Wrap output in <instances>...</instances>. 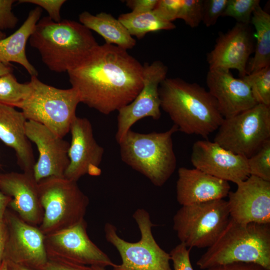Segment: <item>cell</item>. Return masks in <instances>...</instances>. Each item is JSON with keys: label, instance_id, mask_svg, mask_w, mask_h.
<instances>
[{"label": "cell", "instance_id": "1", "mask_svg": "<svg viewBox=\"0 0 270 270\" xmlns=\"http://www.w3.org/2000/svg\"><path fill=\"white\" fill-rule=\"evenodd\" d=\"M143 69L127 50L105 43L67 72L80 102L108 115L138 94L143 86Z\"/></svg>", "mask_w": 270, "mask_h": 270}, {"label": "cell", "instance_id": "2", "mask_svg": "<svg viewBox=\"0 0 270 270\" xmlns=\"http://www.w3.org/2000/svg\"><path fill=\"white\" fill-rule=\"evenodd\" d=\"M158 93L162 108L180 130L207 137L224 120L214 98L204 88L178 78H166Z\"/></svg>", "mask_w": 270, "mask_h": 270}, {"label": "cell", "instance_id": "3", "mask_svg": "<svg viewBox=\"0 0 270 270\" xmlns=\"http://www.w3.org/2000/svg\"><path fill=\"white\" fill-rule=\"evenodd\" d=\"M28 40L48 69L56 72L75 68L98 45L81 23L68 20L56 22L48 16L38 20Z\"/></svg>", "mask_w": 270, "mask_h": 270}, {"label": "cell", "instance_id": "4", "mask_svg": "<svg viewBox=\"0 0 270 270\" xmlns=\"http://www.w3.org/2000/svg\"><path fill=\"white\" fill-rule=\"evenodd\" d=\"M236 262L256 263L270 270V224H240L230 218L196 264L206 270Z\"/></svg>", "mask_w": 270, "mask_h": 270}, {"label": "cell", "instance_id": "5", "mask_svg": "<svg viewBox=\"0 0 270 270\" xmlns=\"http://www.w3.org/2000/svg\"><path fill=\"white\" fill-rule=\"evenodd\" d=\"M178 130L174 125L162 132L142 134L130 129L118 142L122 160L155 186H162L176 167L172 136Z\"/></svg>", "mask_w": 270, "mask_h": 270}, {"label": "cell", "instance_id": "6", "mask_svg": "<svg viewBox=\"0 0 270 270\" xmlns=\"http://www.w3.org/2000/svg\"><path fill=\"white\" fill-rule=\"evenodd\" d=\"M31 91L22 102L16 104L27 120L40 123L58 136L64 138L76 116V107L80 102L78 92L72 88L60 89L32 76Z\"/></svg>", "mask_w": 270, "mask_h": 270}, {"label": "cell", "instance_id": "7", "mask_svg": "<svg viewBox=\"0 0 270 270\" xmlns=\"http://www.w3.org/2000/svg\"><path fill=\"white\" fill-rule=\"evenodd\" d=\"M44 216L38 226L44 235L72 226L84 220L89 199L77 182L52 176L38 182Z\"/></svg>", "mask_w": 270, "mask_h": 270}, {"label": "cell", "instance_id": "8", "mask_svg": "<svg viewBox=\"0 0 270 270\" xmlns=\"http://www.w3.org/2000/svg\"><path fill=\"white\" fill-rule=\"evenodd\" d=\"M140 232V239L130 242L122 238L112 224H105L104 231L108 242L118 250L122 263L114 264L113 270H172L169 253L162 249L152 232L154 226L149 213L144 208L137 209L132 214Z\"/></svg>", "mask_w": 270, "mask_h": 270}, {"label": "cell", "instance_id": "9", "mask_svg": "<svg viewBox=\"0 0 270 270\" xmlns=\"http://www.w3.org/2000/svg\"><path fill=\"white\" fill-rule=\"evenodd\" d=\"M230 218L224 199L182 206L173 218V228L180 242L188 248H208Z\"/></svg>", "mask_w": 270, "mask_h": 270}, {"label": "cell", "instance_id": "10", "mask_svg": "<svg viewBox=\"0 0 270 270\" xmlns=\"http://www.w3.org/2000/svg\"><path fill=\"white\" fill-rule=\"evenodd\" d=\"M214 142L248 158L270 140V106L257 104L233 116L224 118Z\"/></svg>", "mask_w": 270, "mask_h": 270}, {"label": "cell", "instance_id": "11", "mask_svg": "<svg viewBox=\"0 0 270 270\" xmlns=\"http://www.w3.org/2000/svg\"><path fill=\"white\" fill-rule=\"evenodd\" d=\"M4 218L8 227V238L3 260L42 270L48 260L45 235L38 226L26 222L13 210L7 208Z\"/></svg>", "mask_w": 270, "mask_h": 270}, {"label": "cell", "instance_id": "12", "mask_svg": "<svg viewBox=\"0 0 270 270\" xmlns=\"http://www.w3.org/2000/svg\"><path fill=\"white\" fill-rule=\"evenodd\" d=\"M44 242L49 257L91 266L113 267L115 264L90 238L84 220L68 228L46 235Z\"/></svg>", "mask_w": 270, "mask_h": 270}, {"label": "cell", "instance_id": "13", "mask_svg": "<svg viewBox=\"0 0 270 270\" xmlns=\"http://www.w3.org/2000/svg\"><path fill=\"white\" fill-rule=\"evenodd\" d=\"M143 86L134 100L120 109L117 116L116 140L118 143L138 120L150 117L158 120L161 116L158 88L166 78L167 66L160 60L143 65Z\"/></svg>", "mask_w": 270, "mask_h": 270}, {"label": "cell", "instance_id": "14", "mask_svg": "<svg viewBox=\"0 0 270 270\" xmlns=\"http://www.w3.org/2000/svg\"><path fill=\"white\" fill-rule=\"evenodd\" d=\"M254 35L250 24L236 22L220 32L212 50L207 54L209 70L235 69L240 78L248 74V64L254 51Z\"/></svg>", "mask_w": 270, "mask_h": 270}, {"label": "cell", "instance_id": "15", "mask_svg": "<svg viewBox=\"0 0 270 270\" xmlns=\"http://www.w3.org/2000/svg\"><path fill=\"white\" fill-rule=\"evenodd\" d=\"M236 185L228 196L230 218L240 224H270V182L250 176Z\"/></svg>", "mask_w": 270, "mask_h": 270}, {"label": "cell", "instance_id": "16", "mask_svg": "<svg viewBox=\"0 0 270 270\" xmlns=\"http://www.w3.org/2000/svg\"><path fill=\"white\" fill-rule=\"evenodd\" d=\"M25 132L36 146L39 156L33 167L36 182L52 176L62 177L69 164L70 143L37 122L27 120Z\"/></svg>", "mask_w": 270, "mask_h": 270}, {"label": "cell", "instance_id": "17", "mask_svg": "<svg viewBox=\"0 0 270 270\" xmlns=\"http://www.w3.org/2000/svg\"><path fill=\"white\" fill-rule=\"evenodd\" d=\"M70 132L72 135L68 151L70 162L64 177L78 182L86 174L100 175L104 149L96 140L90 120L76 116L70 125Z\"/></svg>", "mask_w": 270, "mask_h": 270}, {"label": "cell", "instance_id": "18", "mask_svg": "<svg viewBox=\"0 0 270 270\" xmlns=\"http://www.w3.org/2000/svg\"><path fill=\"white\" fill-rule=\"evenodd\" d=\"M190 160L196 168L236 184L250 176L248 158L208 140H198L194 142Z\"/></svg>", "mask_w": 270, "mask_h": 270}, {"label": "cell", "instance_id": "19", "mask_svg": "<svg viewBox=\"0 0 270 270\" xmlns=\"http://www.w3.org/2000/svg\"><path fill=\"white\" fill-rule=\"evenodd\" d=\"M206 83L224 118L236 116L258 104L248 83L243 78L234 77L230 70H208Z\"/></svg>", "mask_w": 270, "mask_h": 270}, {"label": "cell", "instance_id": "20", "mask_svg": "<svg viewBox=\"0 0 270 270\" xmlns=\"http://www.w3.org/2000/svg\"><path fill=\"white\" fill-rule=\"evenodd\" d=\"M0 190L12 200L8 205L22 220L36 226L42 220L38 182L33 174L22 172L0 173Z\"/></svg>", "mask_w": 270, "mask_h": 270}, {"label": "cell", "instance_id": "21", "mask_svg": "<svg viewBox=\"0 0 270 270\" xmlns=\"http://www.w3.org/2000/svg\"><path fill=\"white\" fill-rule=\"evenodd\" d=\"M178 172L176 200L182 206L224 199L230 192L228 182L197 168L181 167Z\"/></svg>", "mask_w": 270, "mask_h": 270}, {"label": "cell", "instance_id": "22", "mask_svg": "<svg viewBox=\"0 0 270 270\" xmlns=\"http://www.w3.org/2000/svg\"><path fill=\"white\" fill-rule=\"evenodd\" d=\"M26 121L22 112L0 102V140L15 151L18 164L23 172L32 174L36 162L25 132Z\"/></svg>", "mask_w": 270, "mask_h": 270}, {"label": "cell", "instance_id": "23", "mask_svg": "<svg viewBox=\"0 0 270 270\" xmlns=\"http://www.w3.org/2000/svg\"><path fill=\"white\" fill-rule=\"evenodd\" d=\"M42 12L39 6L32 10L26 20L14 33L0 40V62L7 64H10L11 62L18 64L31 76H37L38 72L28 60L26 48L28 40L40 20Z\"/></svg>", "mask_w": 270, "mask_h": 270}, {"label": "cell", "instance_id": "24", "mask_svg": "<svg viewBox=\"0 0 270 270\" xmlns=\"http://www.w3.org/2000/svg\"><path fill=\"white\" fill-rule=\"evenodd\" d=\"M78 18L80 23L101 36L106 44L115 45L126 50L136 46V40L125 26L110 14L102 12L94 15L84 11L80 14Z\"/></svg>", "mask_w": 270, "mask_h": 270}, {"label": "cell", "instance_id": "25", "mask_svg": "<svg viewBox=\"0 0 270 270\" xmlns=\"http://www.w3.org/2000/svg\"><path fill=\"white\" fill-rule=\"evenodd\" d=\"M250 23L256 30L254 54L248 64V74L270 66V15L260 6L254 10Z\"/></svg>", "mask_w": 270, "mask_h": 270}, {"label": "cell", "instance_id": "26", "mask_svg": "<svg viewBox=\"0 0 270 270\" xmlns=\"http://www.w3.org/2000/svg\"><path fill=\"white\" fill-rule=\"evenodd\" d=\"M130 34L138 39L143 38L150 32L172 30L176 28L172 22L162 19L154 10L143 12L122 14L118 18Z\"/></svg>", "mask_w": 270, "mask_h": 270}, {"label": "cell", "instance_id": "27", "mask_svg": "<svg viewBox=\"0 0 270 270\" xmlns=\"http://www.w3.org/2000/svg\"><path fill=\"white\" fill-rule=\"evenodd\" d=\"M31 86L18 82L12 73L0 76V102L14 106L22 102L29 95Z\"/></svg>", "mask_w": 270, "mask_h": 270}, {"label": "cell", "instance_id": "28", "mask_svg": "<svg viewBox=\"0 0 270 270\" xmlns=\"http://www.w3.org/2000/svg\"><path fill=\"white\" fill-rule=\"evenodd\" d=\"M242 78L249 84L256 102L270 106V66Z\"/></svg>", "mask_w": 270, "mask_h": 270}, {"label": "cell", "instance_id": "29", "mask_svg": "<svg viewBox=\"0 0 270 270\" xmlns=\"http://www.w3.org/2000/svg\"><path fill=\"white\" fill-rule=\"evenodd\" d=\"M250 176L270 182V140L248 158Z\"/></svg>", "mask_w": 270, "mask_h": 270}, {"label": "cell", "instance_id": "30", "mask_svg": "<svg viewBox=\"0 0 270 270\" xmlns=\"http://www.w3.org/2000/svg\"><path fill=\"white\" fill-rule=\"evenodd\" d=\"M260 4V0H228L222 16L232 17L236 22L250 24L252 14Z\"/></svg>", "mask_w": 270, "mask_h": 270}, {"label": "cell", "instance_id": "31", "mask_svg": "<svg viewBox=\"0 0 270 270\" xmlns=\"http://www.w3.org/2000/svg\"><path fill=\"white\" fill-rule=\"evenodd\" d=\"M203 0H180L177 19H182L192 28L202 21Z\"/></svg>", "mask_w": 270, "mask_h": 270}, {"label": "cell", "instance_id": "32", "mask_svg": "<svg viewBox=\"0 0 270 270\" xmlns=\"http://www.w3.org/2000/svg\"><path fill=\"white\" fill-rule=\"evenodd\" d=\"M228 0H203L202 22L206 26L214 25L218 18L222 16Z\"/></svg>", "mask_w": 270, "mask_h": 270}, {"label": "cell", "instance_id": "33", "mask_svg": "<svg viewBox=\"0 0 270 270\" xmlns=\"http://www.w3.org/2000/svg\"><path fill=\"white\" fill-rule=\"evenodd\" d=\"M190 250L180 242L172 250L169 254L173 264L172 270H194L190 260Z\"/></svg>", "mask_w": 270, "mask_h": 270}, {"label": "cell", "instance_id": "34", "mask_svg": "<svg viewBox=\"0 0 270 270\" xmlns=\"http://www.w3.org/2000/svg\"><path fill=\"white\" fill-rule=\"evenodd\" d=\"M65 0H20V3H29L36 4L44 9L48 14V17L56 22L62 20L60 10Z\"/></svg>", "mask_w": 270, "mask_h": 270}, {"label": "cell", "instance_id": "35", "mask_svg": "<svg viewBox=\"0 0 270 270\" xmlns=\"http://www.w3.org/2000/svg\"><path fill=\"white\" fill-rule=\"evenodd\" d=\"M14 0H0V30L14 28L18 18L12 12Z\"/></svg>", "mask_w": 270, "mask_h": 270}, {"label": "cell", "instance_id": "36", "mask_svg": "<svg viewBox=\"0 0 270 270\" xmlns=\"http://www.w3.org/2000/svg\"><path fill=\"white\" fill-rule=\"evenodd\" d=\"M42 270H94L91 266L76 264L64 260L48 256Z\"/></svg>", "mask_w": 270, "mask_h": 270}, {"label": "cell", "instance_id": "37", "mask_svg": "<svg viewBox=\"0 0 270 270\" xmlns=\"http://www.w3.org/2000/svg\"><path fill=\"white\" fill-rule=\"evenodd\" d=\"M206 270H270L253 262H236L213 266Z\"/></svg>", "mask_w": 270, "mask_h": 270}, {"label": "cell", "instance_id": "38", "mask_svg": "<svg viewBox=\"0 0 270 270\" xmlns=\"http://www.w3.org/2000/svg\"><path fill=\"white\" fill-rule=\"evenodd\" d=\"M158 2V0H128L126 3L132 12H143L154 10Z\"/></svg>", "mask_w": 270, "mask_h": 270}, {"label": "cell", "instance_id": "39", "mask_svg": "<svg viewBox=\"0 0 270 270\" xmlns=\"http://www.w3.org/2000/svg\"><path fill=\"white\" fill-rule=\"evenodd\" d=\"M7 238L8 227L3 218L0 219V264L3 260Z\"/></svg>", "mask_w": 270, "mask_h": 270}, {"label": "cell", "instance_id": "40", "mask_svg": "<svg viewBox=\"0 0 270 270\" xmlns=\"http://www.w3.org/2000/svg\"><path fill=\"white\" fill-rule=\"evenodd\" d=\"M11 200L10 197L4 194L0 190V219L4 218Z\"/></svg>", "mask_w": 270, "mask_h": 270}, {"label": "cell", "instance_id": "41", "mask_svg": "<svg viewBox=\"0 0 270 270\" xmlns=\"http://www.w3.org/2000/svg\"><path fill=\"white\" fill-rule=\"evenodd\" d=\"M6 261V260H5ZM7 265V270H34L25 266L16 264L10 261H6Z\"/></svg>", "mask_w": 270, "mask_h": 270}, {"label": "cell", "instance_id": "42", "mask_svg": "<svg viewBox=\"0 0 270 270\" xmlns=\"http://www.w3.org/2000/svg\"><path fill=\"white\" fill-rule=\"evenodd\" d=\"M13 69L10 64H4L0 62V76L10 73H12Z\"/></svg>", "mask_w": 270, "mask_h": 270}, {"label": "cell", "instance_id": "43", "mask_svg": "<svg viewBox=\"0 0 270 270\" xmlns=\"http://www.w3.org/2000/svg\"><path fill=\"white\" fill-rule=\"evenodd\" d=\"M0 270H7L6 262L4 260L0 264Z\"/></svg>", "mask_w": 270, "mask_h": 270}, {"label": "cell", "instance_id": "44", "mask_svg": "<svg viewBox=\"0 0 270 270\" xmlns=\"http://www.w3.org/2000/svg\"><path fill=\"white\" fill-rule=\"evenodd\" d=\"M94 270H106L105 268L100 266H92Z\"/></svg>", "mask_w": 270, "mask_h": 270}, {"label": "cell", "instance_id": "45", "mask_svg": "<svg viewBox=\"0 0 270 270\" xmlns=\"http://www.w3.org/2000/svg\"><path fill=\"white\" fill-rule=\"evenodd\" d=\"M6 38L5 34L0 30V40Z\"/></svg>", "mask_w": 270, "mask_h": 270}]
</instances>
